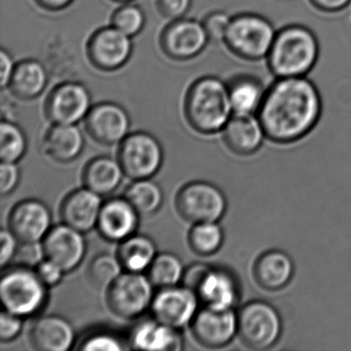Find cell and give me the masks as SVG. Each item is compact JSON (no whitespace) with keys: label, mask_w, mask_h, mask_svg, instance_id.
Returning a JSON list of instances; mask_svg holds the SVG:
<instances>
[{"label":"cell","mask_w":351,"mask_h":351,"mask_svg":"<svg viewBox=\"0 0 351 351\" xmlns=\"http://www.w3.org/2000/svg\"><path fill=\"white\" fill-rule=\"evenodd\" d=\"M322 114L319 90L307 77H276L267 88L258 120L266 137L291 143L309 134Z\"/></svg>","instance_id":"6da1fadb"},{"label":"cell","mask_w":351,"mask_h":351,"mask_svg":"<svg viewBox=\"0 0 351 351\" xmlns=\"http://www.w3.org/2000/svg\"><path fill=\"white\" fill-rule=\"evenodd\" d=\"M317 36L307 26L289 24L276 32L267 66L275 77H307L319 58Z\"/></svg>","instance_id":"7a4b0ae2"},{"label":"cell","mask_w":351,"mask_h":351,"mask_svg":"<svg viewBox=\"0 0 351 351\" xmlns=\"http://www.w3.org/2000/svg\"><path fill=\"white\" fill-rule=\"evenodd\" d=\"M184 114L197 132L213 134L223 131L234 114L228 84L213 77L195 82L186 94Z\"/></svg>","instance_id":"3957f363"},{"label":"cell","mask_w":351,"mask_h":351,"mask_svg":"<svg viewBox=\"0 0 351 351\" xmlns=\"http://www.w3.org/2000/svg\"><path fill=\"white\" fill-rule=\"evenodd\" d=\"M0 299L5 311L25 318L40 312L48 300V287L36 269L12 267L3 271L0 280Z\"/></svg>","instance_id":"277c9868"},{"label":"cell","mask_w":351,"mask_h":351,"mask_svg":"<svg viewBox=\"0 0 351 351\" xmlns=\"http://www.w3.org/2000/svg\"><path fill=\"white\" fill-rule=\"evenodd\" d=\"M276 32L272 22L264 16L238 14L231 18L223 44L238 58L256 62L268 56Z\"/></svg>","instance_id":"5b68a950"},{"label":"cell","mask_w":351,"mask_h":351,"mask_svg":"<svg viewBox=\"0 0 351 351\" xmlns=\"http://www.w3.org/2000/svg\"><path fill=\"white\" fill-rule=\"evenodd\" d=\"M238 335L252 349L266 350L274 346L282 334V318L278 310L266 301L254 300L237 312Z\"/></svg>","instance_id":"8992f818"},{"label":"cell","mask_w":351,"mask_h":351,"mask_svg":"<svg viewBox=\"0 0 351 351\" xmlns=\"http://www.w3.org/2000/svg\"><path fill=\"white\" fill-rule=\"evenodd\" d=\"M154 287L143 273L124 271L106 289V304L114 315L132 319L143 315L153 302Z\"/></svg>","instance_id":"52a82bcc"},{"label":"cell","mask_w":351,"mask_h":351,"mask_svg":"<svg viewBox=\"0 0 351 351\" xmlns=\"http://www.w3.org/2000/svg\"><path fill=\"white\" fill-rule=\"evenodd\" d=\"M176 210L189 223L219 221L227 211L225 194L215 184L193 182L180 189L176 195Z\"/></svg>","instance_id":"ba28073f"},{"label":"cell","mask_w":351,"mask_h":351,"mask_svg":"<svg viewBox=\"0 0 351 351\" xmlns=\"http://www.w3.org/2000/svg\"><path fill=\"white\" fill-rule=\"evenodd\" d=\"M163 159L161 143L147 132L127 135L119 147V162L125 176L133 180L153 178L161 168Z\"/></svg>","instance_id":"9c48e42d"},{"label":"cell","mask_w":351,"mask_h":351,"mask_svg":"<svg viewBox=\"0 0 351 351\" xmlns=\"http://www.w3.org/2000/svg\"><path fill=\"white\" fill-rule=\"evenodd\" d=\"M199 302L196 291L184 285L162 287L154 295L152 313L162 324L180 330L194 319L199 311Z\"/></svg>","instance_id":"30bf717a"},{"label":"cell","mask_w":351,"mask_h":351,"mask_svg":"<svg viewBox=\"0 0 351 351\" xmlns=\"http://www.w3.org/2000/svg\"><path fill=\"white\" fill-rule=\"evenodd\" d=\"M91 108V95L87 88L75 82H67L51 92L45 112L53 124L75 125L86 119Z\"/></svg>","instance_id":"8fae6325"},{"label":"cell","mask_w":351,"mask_h":351,"mask_svg":"<svg viewBox=\"0 0 351 351\" xmlns=\"http://www.w3.org/2000/svg\"><path fill=\"white\" fill-rule=\"evenodd\" d=\"M190 326L193 336L202 346L221 348L238 335L237 312L204 306L197 312Z\"/></svg>","instance_id":"7c38bea8"},{"label":"cell","mask_w":351,"mask_h":351,"mask_svg":"<svg viewBox=\"0 0 351 351\" xmlns=\"http://www.w3.org/2000/svg\"><path fill=\"white\" fill-rule=\"evenodd\" d=\"M209 42L203 23L194 20L178 19L163 30L160 45L166 56L184 61L198 56Z\"/></svg>","instance_id":"4fadbf2b"},{"label":"cell","mask_w":351,"mask_h":351,"mask_svg":"<svg viewBox=\"0 0 351 351\" xmlns=\"http://www.w3.org/2000/svg\"><path fill=\"white\" fill-rule=\"evenodd\" d=\"M195 291L206 307L234 309L239 301L240 285L237 276L229 269L206 265Z\"/></svg>","instance_id":"5bb4252c"},{"label":"cell","mask_w":351,"mask_h":351,"mask_svg":"<svg viewBox=\"0 0 351 351\" xmlns=\"http://www.w3.org/2000/svg\"><path fill=\"white\" fill-rule=\"evenodd\" d=\"M130 36L116 27L102 28L90 38L88 57L96 69L114 71L126 64L132 54Z\"/></svg>","instance_id":"9a60e30c"},{"label":"cell","mask_w":351,"mask_h":351,"mask_svg":"<svg viewBox=\"0 0 351 351\" xmlns=\"http://www.w3.org/2000/svg\"><path fill=\"white\" fill-rule=\"evenodd\" d=\"M8 223L21 243L43 242L52 229V213L42 201L27 199L13 207Z\"/></svg>","instance_id":"2e32d148"},{"label":"cell","mask_w":351,"mask_h":351,"mask_svg":"<svg viewBox=\"0 0 351 351\" xmlns=\"http://www.w3.org/2000/svg\"><path fill=\"white\" fill-rule=\"evenodd\" d=\"M88 134L102 145L122 143L128 135L130 119L122 106L112 102L97 104L85 119Z\"/></svg>","instance_id":"e0dca14e"},{"label":"cell","mask_w":351,"mask_h":351,"mask_svg":"<svg viewBox=\"0 0 351 351\" xmlns=\"http://www.w3.org/2000/svg\"><path fill=\"white\" fill-rule=\"evenodd\" d=\"M83 234L65 223L52 227L43 240L45 256L56 263L65 273L75 270L87 250Z\"/></svg>","instance_id":"ac0fdd59"},{"label":"cell","mask_w":351,"mask_h":351,"mask_svg":"<svg viewBox=\"0 0 351 351\" xmlns=\"http://www.w3.org/2000/svg\"><path fill=\"white\" fill-rule=\"evenodd\" d=\"M139 215L126 198H112L104 203L97 229L104 239L122 242L136 232Z\"/></svg>","instance_id":"d6986e66"},{"label":"cell","mask_w":351,"mask_h":351,"mask_svg":"<svg viewBox=\"0 0 351 351\" xmlns=\"http://www.w3.org/2000/svg\"><path fill=\"white\" fill-rule=\"evenodd\" d=\"M104 205L101 196L89 189H77L69 193L62 204L60 215L62 223L82 233L97 227L100 211Z\"/></svg>","instance_id":"ffe728a7"},{"label":"cell","mask_w":351,"mask_h":351,"mask_svg":"<svg viewBox=\"0 0 351 351\" xmlns=\"http://www.w3.org/2000/svg\"><path fill=\"white\" fill-rule=\"evenodd\" d=\"M223 138L230 151L250 156L262 147L266 133L256 114H235L223 129Z\"/></svg>","instance_id":"44dd1931"},{"label":"cell","mask_w":351,"mask_h":351,"mask_svg":"<svg viewBox=\"0 0 351 351\" xmlns=\"http://www.w3.org/2000/svg\"><path fill=\"white\" fill-rule=\"evenodd\" d=\"M30 343L40 351H67L73 346L75 332L71 322L58 315L36 318L29 330Z\"/></svg>","instance_id":"7402d4cb"},{"label":"cell","mask_w":351,"mask_h":351,"mask_svg":"<svg viewBox=\"0 0 351 351\" xmlns=\"http://www.w3.org/2000/svg\"><path fill=\"white\" fill-rule=\"evenodd\" d=\"M295 265L287 252L272 250L263 252L254 263V275L258 285L267 291L285 289L293 279Z\"/></svg>","instance_id":"603a6c76"},{"label":"cell","mask_w":351,"mask_h":351,"mask_svg":"<svg viewBox=\"0 0 351 351\" xmlns=\"http://www.w3.org/2000/svg\"><path fill=\"white\" fill-rule=\"evenodd\" d=\"M83 133L75 125L53 124L43 141V151L53 161L69 163L84 149Z\"/></svg>","instance_id":"cb8c5ba5"},{"label":"cell","mask_w":351,"mask_h":351,"mask_svg":"<svg viewBox=\"0 0 351 351\" xmlns=\"http://www.w3.org/2000/svg\"><path fill=\"white\" fill-rule=\"evenodd\" d=\"M130 345L132 348L141 350H180L182 340L178 330L154 318L141 322L133 328Z\"/></svg>","instance_id":"d4e9b609"},{"label":"cell","mask_w":351,"mask_h":351,"mask_svg":"<svg viewBox=\"0 0 351 351\" xmlns=\"http://www.w3.org/2000/svg\"><path fill=\"white\" fill-rule=\"evenodd\" d=\"M124 176L119 160L104 156L94 158L84 169V186L101 197L106 196L119 188Z\"/></svg>","instance_id":"484cf974"},{"label":"cell","mask_w":351,"mask_h":351,"mask_svg":"<svg viewBox=\"0 0 351 351\" xmlns=\"http://www.w3.org/2000/svg\"><path fill=\"white\" fill-rule=\"evenodd\" d=\"M228 89L234 114H256L262 106L267 88L258 77L241 75L228 84Z\"/></svg>","instance_id":"4316f807"},{"label":"cell","mask_w":351,"mask_h":351,"mask_svg":"<svg viewBox=\"0 0 351 351\" xmlns=\"http://www.w3.org/2000/svg\"><path fill=\"white\" fill-rule=\"evenodd\" d=\"M48 73L42 63L25 60L16 65L9 84L10 90L17 98L34 99L46 89Z\"/></svg>","instance_id":"83f0119b"},{"label":"cell","mask_w":351,"mask_h":351,"mask_svg":"<svg viewBox=\"0 0 351 351\" xmlns=\"http://www.w3.org/2000/svg\"><path fill=\"white\" fill-rule=\"evenodd\" d=\"M157 254V246L152 238L133 234L120 242L117 256L124 271L143 273L149 270Z\"/></svg>","instance_id":"f1b7e54d"},{"label":"cell","mask_w":351,"mask_h":351,"mask_svg":"<svg viewBox=\"0 0 351 351\" xmlns=\"http://www.w3.org/2000/svg\"><path fill=\"white\" fill-rule=\"evenodd\" d=\"M125 198L134 207L141 217H149L161 208L164 195L157 182L145 180H134L127 188Z\"/></svg>","instance_id":"f546056e"},{"label":"cell","mask_w":351,"mask_h":351,"mask_svg":"<svg viewBox=\"0 0 351 351\" xmlns=\"http://www.w3.org/2000/svg\"><path fill=\"white\" fill-rule=\"evenodd\" d=\"M182 260L171 252L158 254L147 270V276L155 287H173L180 285L184 274Z\"/></svg>","instance_id":"4dcf8cb0"},{"label":"cell","mask_w":351,"mask_h":351,"mask_svg":"<svg viewBox=\"0 0 351 351\" xmlns=\"http://www.w3.org/2000/svg\"><path fill=\"white\" fill-rule=\"evenodd\" d=\"M225 235L217 221L194 223L189 233V244L199 256H213L223 246Z\"/></svg>","instance_id":"1f68e13d"},{"label":"cell","mask_w":351,"mask_h":351,"mask_svg":"<svg viewBox=\"0 0 351 351\" xmlns=\"http://www.w3.org/2000/svg\"><path fill=\"white\" fill-rule=\"evenodd\" d=\"M27 151V138L18 125L3 121L0 126V159L3 163H18Z\"/></svg>","instance_id":"d6a6232c"},{"label":"cell","mask_w":351,"mask_h":351,"mask_svg":"<svg viewBox=\"0 0 351 351\" xmlns=\"http://www.w3.org/2000/svg\"><path fill=\"white\" fill-rule=\"evenodd\" d=\"M122 264L118 256L108 254H98L89 266V277L94 285L108 289L123 273Z\"/></svg>","instance_id":"836d02e7"},{"label":"cell","mask_w":351,"mask_h":351,"mask_svg":"<svg viewBox=\"0 0 351 351\" xmlns=\"http://www.w3.org/2000/svg\"><path fill=\"white\" fill-rule=\"evenodd\" d=\"M112 24L123 34L133 38L137 36L145 26V14L136 5H125L114 12Z\"/></svg>","instance_id":"e575fe53"},{"label":"cell","mask_w":351,"mask_h":351,"mask_svg":"<svg viewBox=\"0 0 351 351\" xmlns=\"http://www.w3.org/2000/svg\"><path fill=\"white\" fill-rule=\"evenodd\" d=\"M125 348L122 340L114 334L108 332H97L89 335L80 345V350L84 351H120Z\"/></svg>","instance_id":"d590c367"},{"label":"cell","mask_w":351,"mask_h":351,"mask_svg":"<svg viewBox=\"0 0 351 351\" xmlns=\"http://www.w3.org/2000/svg\"><path fill=\"white\" fill-rule=\"evenodd\" d=\"M231 18L223 12H213L203 22L205 32L210 42L223 43Z\"/></svg>","instance_id":"8d00e7d4"},{"label":"cell","mask_w":351,"mask_h":351,"mask_svg":"<svg viewBox=\"0 0 351 351\" xmlns=\"http://www.w3.org/2000/svg\"><path fill=\"white\" fill-rule=\"evenodd\" d=\"M45 258L46 256H45L43 242H36V243H21L20 242L19 248H18L14 260H17L18 265H21V266L36 268Z\"/></svg>","instance_id":"74e56055"},{"label":"cell","mask_w":351,"mask_h":351,"mask_svg":"<svg viewBox=\"0 0 351 351\" xmlns=\"http://www.w3.org/2000/svg\"><path fill=\"white\" fill-rule=\"evenodd\" d=\"M23 318L3 310L0 316V340L11 342L21 334Z\"/></svg>","instance_id":"f35d334b"},{"label":"cell","mask_w":351,"mask_h":351,"mask_svg":"<svg viewBox=\"0 0 351 351\" xmlns=\"http://www.w3.org/2000/svg\"><path fill=\"white\" fill-rule=\"evenodd\" d=\"M20 180V169L17 163H3L0 166V193L3 196L11 194Z\"/></svg>","instance_id":"ab89813d"},{"label":"cell","mask_w":351,"mask_h":351,"mask_svg":"<svg viewBox=\"0 0 351 351\" xmlns=\"http://www.w3.org/2000/svg\"><path fill=\"white\" fill-rule=\"evenodd\" d=\"M34 269H36L38 277L48 287H55V285L60 283L63 275L65 274L64 271L60 266L46 258Z\"/></svg>","instance_id":"60d3db41"},{"label":"cell","mask_w":351,"mask_h":351,"mask_svg":"<svg viewBox=\"0 0 351 351\" xmlns=\"http://www.w3.org/2000/svg\"><path fill=\"white\" fill-rule=\"evenodd\" d=\"M0 241H1L0 266H1V268H5L15 258L18 248H19L20 241L10 229L1 230Z\"/></svg>","instance_id":"b9f144b4"},{"label":"cell","mask_w":351,"mask_h":351,"mask_svg":"<svg viewBox=\"0 0 351 351\" xmlns=\"http://www.w3.org/2000/svg\"><path fill=\"white\" fill-rule=\"evenodd\" d=\"M191 0H157V8L163 17L170 20L182 19L190 9Z\"/></svg>","instance_id":"7bdbcfd3"},{"label":"cell","mask_w":351,"mask_h":351,"mask_svg":"<svg viewBox=\"0 0 351 351\" xmlns=\"http://www.w3.org/2000/svg\"><path fill=\"white\" fill-rule=\"evenodd\" d=\"M312 7L322 13L336 14L350 5L351 0H309Z\"/></svg>","instance_id":"ee69618b"},{"label":"cell","mask_w":351,"mask_h":351,"mask_svg":"<svg viewBox=\"0 0 351 351\" xmlns=\"http://www.w3.org/2000/svg\"><path fill=\"white\" fill-rule=\"evenodd\" d=\"M15 67L16 65L14 64L11 55L7 51L1 50L0 52V85L1 87H9Z\"/></svg>","instance_id":"f6af8a7d"},{"label":"cell","mask_w":351,"mask_h":351,"mask_svg":"<svg viewBox=\"0 0 351 351\" xmlns=\"http://www.w3.org/2000/svg\"><path fill=\"white\" fill-rule=\"evenodd\" d=\"M38 7L47 11L57 12L69 7L73 0H34Z\"/></svg>","instance_id":"bcb514c9"},{"label":"cell","mask_w":351,"mask_h":351,"mask_svg":"<svg viewBox=\"0 0 351 351\" xmlns=\"http://www.w3.org/2000/svg\"><path fill=\"white\" fill-rule=\"evenodd\" d=\"M114 1H118V3H129L131 0H114Z\"/></svg>","instance_id":"7dc6e473"}]
</instances>
